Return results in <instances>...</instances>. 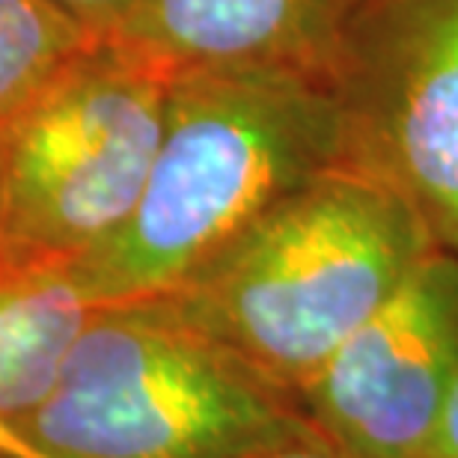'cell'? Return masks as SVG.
Segmentation results:
<instances>
[{
  "mask_svg": "<svg viewBox=\"0 0 458 458\" xmlns=\"http://www.w3.org/2000/svg\"><path fill=\"white\" fill-rule=\"evenodd\" d=\"M432 250L405 199L331 167L277 199L158 301L301 399Z\"/></svg>",
  "mask_w": 458,
  "mask_h": 458,
  "instance_id": "obj_1",
  "label": "cell"
},
{
  "mask_svg": "<svg viewBox=\"0 0 458 458\" xmlns=\"http://www.w3.org/2000/svg\"><path fill=\"white\" fill-rule=\"evenodd\" d=\"M336 167V116L322 84L280 72L173 78L167 123L128 221L75 262L96 307L176 289L262 212Z\"/></svg>",
  "mask_w": 458,
  "mask_h": 458,
  "instance_id": "obj_2",
  "label": "cell"
},
{
  "mask_svg": "<svg viewBox=\"0 0 458 458\" xmlns=\"http://www.w3.org/2000/svg\"><path fill=\"white\" fill-rule=\"evenodd\" d=\"M21 428L54 458H244L325 435L295 393L158 298L98 307Z\"/></svg>",
  "mask_w": 458,
  "mask_h": 458,
  "instance_id": "obj_3",
  "label": "cell"
},
{
  "mask_svg": "<svg viewBox=\"0 0 458 458\" xmlns=\"http://www.w3.org/2000/svg\"><path fill=\"white\" fill-rule=\"evenodd\" d=\"M173 78L98 39L0 125V259L75 265L134 212Z\"/></svg>",
  "mask_w": 458,
  "mask_h": 458,
  "instance_id": "obj_4",
  "label": "cell"
},
{
  "mask_svg": "<svg viewBox=\"0 0 458 458\" xmlns=\"http://www.w3.org/2000/svg\"><path fill=\"white\" fill-rule=\"evenodd\" d=\"M325 89L336 167L405 199L458 256V0H369Z\"/></svg>",
  "mask_w": 458,
  "mask_h": 458,
  "instance_id": "obj_5",
  "label": "cell"
},
{
  "mask_svg": "<svg viewBox=\"0 0 458 458\" xmlns=\"http://www.w3.org/2000/svg\"><path fill=\"white\" fill-rule=\"evenodd\" d=\"M458 384V256L432 250L336 348L301 405L354 458H426Z\"/></svg>",
  "mask_w": 458,
  "mask_h": 458,
  "instance_id": "obj_6",
  "label": "cell"
},
{
  "mask_svg": "<svg viewBox=\"0 0 458 458\" xmlns=\"http://www.w3.org/2000/svg\"><path fill=\"white\" fill-rule=\"evenodd\" d=\"M369 0H134L105 39L161 69L280 72L325 87Z\"/></svg>",
  "mask_w": 458,
  "mask_h": 458,
  "instance_id": "obj_7",
  "label": "cell"
},
{
  "mask_svg": "<svg viewBox=\"0 0 458 458\" xmlns=\"http://www.w3.org/2000/svg\"><path fill=\"white\" fill-rule=\"evenodd\" d=\"M96 310L72 265L0 259V417L39 411Z\"/></svg>",
  "mask_w": 458,
  "mask_h": 458,
  "instance_id": "obj_8",
  "label": "cell"
},
{
  "mask_svg": "<svg viewBox=\"0 0 458 458\" xmlns=\"http://www.w3.org/2000/svg\"><path fill=\"white\" fill-rule=\"evenodd\" d=\"M98 39L51 0H0V125Z\"/></svg>",
  "mask_w": 458,
  "mask_h": 458,
  "instance_id": "obj_9",
  "label": "cell"
},
{
  "mask_svg": "<svg viewBox=\"0 0 458 458\" xmlns=\"http://www.w3.org/2000/svg\"><path fill=\"white\" fill-rule=\"evenodd\" d=\"M51 4L66 9L69 15H75L78 21L87 24L93 33L107 36L119 18L131 9L134 0H51Z\"/></svg>",
  "mask_w": 458,
  "mask_h": 458,
  "instance_id": "obj_10",
  "label": "cell"
},
{
  "mask_svg": "<svg viewBox=\"0 0 458 458\" xmlns=\"http://www.w3.org/2000/svg\"><path fill=\"white\" fill-rule=\"evenodd\" d=\"M244 458H354V455L340 450L327 435H307L277 446H265V450H256Z\"/></svg>",
  "mask_w": 458,
  "mask_h": 458,
  "instance_id": "obj_11",
  "label": "cell"
},
{
  "mask_svg": "<svg viewBox=\"0 0 458 458\" xmlns=\"http://www.w3.org/2000/svg\"><path fill=\"white\" fill-rule=\"evenodd\" d=\"M426 458H458V384H455L453 399H450V405H446V414L441 420V428H437Z\"/></svg>",
  "mask_w": 458,
  "mask_h": 458,
  "instance_id": "obj_12",
  "label": "cell"
}]
</instances>
